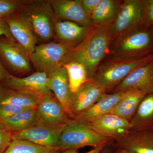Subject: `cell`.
<instances>
[{
    "instance_id": "40",
    "label": "cell",
    "mask_w": 153,
    "mask_h": 153,
    "mask_svg": "<svg viewBox=\"0 0 153 153\" xmlns=\"http://www.w3.org/2000/svg\"></svg>"
},
{
    "instance_id": "14",
    "label": "cell",
    "mask_w": 153,
    "mask_h": 153,
    "mask_svg": "<svg viewBox=\"0 0 153 153\" xmlns=\"http://www.w3.org/2000/svg\"><path fill=\"white\" fill-rule=\"evenodd\" d=\"M137 89L153 93V60L131 72L111 91L112 93Z\"/></svg>"
},
{
    "instance_id": "13",
    "label": "cell",
    "mask_w": 153,
    "mask_h": 153,
    "mask_svg": "<svg viewBox=\"0 0 153 153\" xmlns=\"http://www.w3.org/2000/svg\"><path fill=\"white\" fill-rule=\"evenodd\" d=\"M48 76L44 72L36 71L24 77H19L10 74L8 78L3 81L4 87L17 91L41 97L51 93L47 85Z\"/></svg>"
},
{
    "instance_id": "6",
    "label": "cell",
    "mask_w": 153,
    "mask_h": 153,
    "mask_svg": "<svg viewBox=\"0 0 153 153\" xmlns=\"http://www.w3.org/2000/svg\"><path fill=\"white\" fill-rule=\"evenodd\" d=\"M73 49L71 46L52 41L38 44L30 55V62L36 71L44 72L49 76L62 66L65 57Z\"/></svg>"
},
{
    "instance_id": "20",
    "label": "cell",
    "mask_w": 153,
    "mask_h": 153,
    "mask_svg": "<svg viewBox=\"0 0 153 153\" xmlns=\"http://www.w3.org/2000/svg\"><path fill=\"white\" fill-rule=\"evenodd\" d=\"M41 120L36 109H27L0 122V128L7 132L15 133L30 128Z\"/></svg>"
},
{
    "instance_id": "28",
    "label": "cell",
    "mask_w": 153,
    "mask_h": 153,
    "mask_svg": "<svg viewBox=\"0 0 153 153\" xmlns=\"http://www.w3.org/2000/svg\"><path fill=\"white\" fill-rule=\"evenodd\" d=\"M28 0H0V18L5 19L16 13Z\"/></svg>"
},
{
    "instance_id": "36",
    "label": "cell",
    "mask_w": 153,
    "mask_h": 153,
    "mask_svg": "<svg viewBox=\"0 0 153 153\" xmlns=\"http://www.w3.org/2000/svg\"><path fill=\"white\" fill-rule=\"evenodd\" d=\"M101 153H113L111 144L108 145L103 149Z\"/></svg>"
},
{
    "instance_id": "1",
    "label": "cell",
    "mask_w": 153,
    "mask_h": 153,
    "mask_svg": "<svg viewBox=\"0 0 153 153\" xmlns=\"http://www.w3.org/2000/svg\"><path fill=\"white\" fill-rule=\"evenodd\" d=\"M111 40L107 28L93 26L85 41L65 57L63 64L74 60L86 68L88 79H93L99 66L108 57Z\"/></svg>"
},
{
    "instance_id": "5",
    "label": "cell",
    "mask_w": 153,
    "mask_h": 153,
    "mask_svg": "<svg viewBox=\"0 0 153 153\" xmlns=\"http://www.w3.org/2000/svg\"><path fill=\"white\" fill-rule=\"evenodd\" d=\"M113 141L97 133L80 121L71 120L60 135L59 148L62 152L85 146L96 148L111 144Z\"/></svg>"
},
{
    "instance_id": "3",
    "label": "cell",
    "mask_w": 153,
    "mask_h": 153,
    "mask_svg": "<svg viewBox=\"0 0 153 153\" xmlns=\"http://www.w3.org/2000/svg\"><path fill=\"white\" fill-rule=\"evenodd\" d=\"M18 13L32 31L38 44L52 41L57 19L48 0H28Z\"/></svg>"
},
{
    "instance_id": "19",
    "label": "cell",
    "mask_w": 153,
    "mask_h": 153,
    "mask_svg": "<svg viewBox=\"0 0 153 153\" xmlns=\"http://www.w3.org/2000/svg\"><path fill=\"white\" fill-rule=\"evenodd\" d=\"M8 26L12 36L16 43L30 55L35 50L38 42L32 31L18 13L3 19Z\"/></svg>"
},
{
    "instance_id": "17",
    "label": "cell",
    "mask_w": 153,
    "mask_h": 153,
    "mask_svg": "<svg viewBox=\"0 0 153 153\" xmlns=\"http://www.w3.org/2000/svg\"><path fill=\"white\" fill-rule=\"evenodd\" d=\"M36 110L41 119L49 124H68L71 120L52 92L45 94L39 99Z\"/></svg>"
},
{
    "instance_id": "35",
    "label": "cell",
    "mask_w": 153,
    "mask_h": 153,
    "mask_svg": "<svg viewBox=\"0 0 153 153\" xmlns=\"http://www.w3.org/2000/svg\"><path fill=\"white\" fill-rule=\"evenodd\" d=\"M106 146H102L97 147L94 148V149H93L89 151V152H87L84 153H101L103 149ZM75 153H78L76 152Z\"/></svg>"
},
{
    "instance_id": "27",
    "label": "cell",
    "mask_w": 153,
    "mask_h": 153,
    "mask_svg": "<svg viewBox=\"0 0 153 153\" xmlns=\"http://www.w3.org/2000/svg\"><path fill=\"white\" fill-rule=\"evenodd\" d=\"M68 72L70 90L72 93L76 92L79 88L88 80L85 66L78 61H68L63 64Z\"/></svg>"
},
{
    "instance_id": "38",
    "label": "cell",
    "mask_w": 153,
    "mask_h": 153,
    "mask_svg": "<svg viewBox=\"0 0 153 153\" xmlns=\"http://www.w3.org/2000/svg\"><path fill=\"white\" fill-rule=\"evenodd\" d=\"M78 149H68L66 150L63 151L59 153H75L77 152Z\"/></svg>"
},
{
    "instance_id": "12",
    "label": "cell",
    "mask_w": 153,
    "mask_h": 153,
    "mask_svg": "<svg viewBox=\"0 0 153 153\" xmlns=\"http://www.w3.org/2000/svg\"><path fill=\"white\" fill-rule=\"evenodd\" d=\"M0 57L14 72L25 74L32 71L30 55L16 42L0 39Z\"/></svg>"
},
{
    "instance_id": "21",
    "label": "cell",
    "mask_w": 153,
    "mask_h": 153,
    "mask_svg": "<svg viewBox=\"0 0 153 153\" xmlns=\"http://www.w3.org/2000/svg\"><path fill=\"white\" fill-rule=\"evenodd\" d=\"M122 0H101L91 16L93 26L107 28L117 18Z\"/></svg>"
},
{
    "instance_id": "4",
    "label": "cell",
    "mask_w": 153,
    "mask_h": 153,
    "mask_svg": "<svg viewBox=\"0 0 153 153\" xmlns=\"http://www.w3.org/2000/svg\"><path fill=\"white\" fill-rule=\"evenodd\" d=\"M153 60V53L136 59L108 58L99 66L93 79L107 93L111 92L131 72Z\"/></svg>"
},
{
    "instance_id": "15",
    "label": "cell",
    "mask_w": 153,
    "mask_h": 153,
    "mask_svg": "<svg viewBox=\"0 0 153 153\" xmlns=\"http://www.w3.org/2000/svg\"><path fill=\"white\" fill-rule=\"evenodd\" d=\"M57 20L75 22L87 27L93 26L91 19L82 7L81 0H48Z\"/></svg>"
},
{
    "instance_id": "25",
    "label": "cell",
    "mask_w": 153,
    "mask_h": 153,
    "mask_svg": "<svg viewBox=\"0 0 153 153\" xmlns=\"http://www.w3.org/2000/svg\"><path fill=\"white\" fill-rule=\"evenodd\" d=\"M40 98L33 94L12 90L5 87L0 96V104H10L27 109H36Z\"/></svg>"
},
{
    "instance_id": "24",
    "label": "cell",
    "mask_w": 153,
    "mask_h": 153,
    "mask_svg": "<svg viewBox=\"0 0 153 153\" xmlns=\"http://www.w3.org/2000/svg\"><path fill=\"white\" fill-rule=\"evenodd\" d=\"M153 126V93L147 94L130 121L129 131Z\"/></svg>"
},
{
    "instance_id": "10",
    "label": "cell",
    "mask_w": 153,
    "mask_h": 153,
    "mask_svg": "<svg viewBox=\"0 0 153 153\" xmlns=\"http://www.w3.org/2000/svg\"><path fill=\"white\" fill-rule=\"evenodd\" d=\"M112 144L114 148L134 153H153V126L129 131Z\"/></svg>"
},
{
    "instance_id": "37",
    "label": "cell",
    "mask_w": 153,
    "mask_h": 153,
    "mask_svg": "<svg viewBox=\"0 0 153 153\" xmlns=\"http://www.w3.org/2000/svg\"><path fill=\"white\" fill-rule=\"evenodd\" d=\"M115 151L113 153H134L129 151L125 150L122 149H118V148H115Z\"/></svg>"
},
{
    "instance_id": "22",
    "label": "cell",
    "mask_w": 153,
    "mask_h": 153,
    "mask_svg": "<svg viewBox=\"0 0 153 153\" xmlns=\"http://www.w3.org/2000/svg\"><path fill=\"white\" fill-rule=\"evenodd\" d=\"M126 91L105 93L93 106L80 114L74 120H85L109 114Z\"/></svg>"
},
{
    "instance_id": "2",
    "label": "cell",
    "mask_w": 153,
    "mask_h": 153,
    "mask_svg": "<svg viewBox=\"0 0 153 153\" xmlns=\"http://www.w3.org/2000/svg\"><path fill=\"white\" fill-rule=\"evenodd\" d=\"M152 53L153 27L141 25L111 41L108 58L136 59Z\"/></svg>"
},
{
    "instance_id": "34",
    "label": "cell",
    "mask_w": 153,
    "mask_h": 153,
    "mask_svg": "<svg viewBox=\"0 0 153 153\" xmlns=\"http://www.w3.org/2000/svg\"><path fill=\"white\" fill-rule=\"evenodd\" d=\"M10 73L6 70L0 60V81L3 82L8 78Z\"/></svg>"
},
{
    "instance_id": "8",
    "label": "cell",
    "mask_w": 153,
    "mask_h": 153,
    "mask_svg": "<svg viewBox=\"0 0 153 153\" xmlns=\"http://www.w3.org/2000/svg\"><path fill=\"white\" fill-rule=\"evenodd\" d=\"M67 125H54L41 120L30 128L12 134L13 139L27 140L49 147L59 148L60 135Z\"/></svg>"
},
{
    "instance_id": "39",
    "label": "cell",
    "mask_w": 153,
    "mask_h": 153,
    "mask_svg": "<svg viewBox=\"0 0 153 153\" xmlns=\"http://www.w3.org/2000/svg\"><path fill=\"white\" fill-rule=\"evenodd\" d=\"M5 88V87H4V85L0 84V96L2 94L3 91L4 90Z\"/></svg>"
},
{
    "instance_id": "31",
    "label": "cell",
    "mask_w": 153,
    "mask_h": 153,
    "mask_svg": "<svg viewBox=\"0 0 153 153\" xmlns=\"http://www.w3.org/2000/svg\"><path fill=\"white\" fill-rule=\"evenodd\" d=\"M12 139V134L0 128V153H4Z\"/></svg>"
},
{
    "instance_id": "7",
    "label": "cell",
    "mask_w": 153,
    "mask_h": 153,
    "mask_svg": "<svg viewBox=\"0 0 153 153\" xmlns=\"http://www.w3.org/2000/svg\"><path fill=\"white\" fill-rule=\"evenodd\" d=\"M143 0H124L117 18L107 28L111 41L117 36L143 25Z\"/></svg>"
},
{
    "instance_id": "11",
    "label": "cell",
    "mask_w": 153,
    "mask_h": 153,
    "mask_svg": "<svg viewBox=\"0 0 153 153\" xmlns=\"http://www.w3.org/2000/svg\"><path fill=\"white\" fill-rule=\"evenodd\" d=\"M79 121L99 134L113 140L129 131L130 122L112 114Z\"/></svg>"
},
{
    "instance_id": "9",
    "label": "cell",
    "mask_w": 153,
    "mask_h": 153,
    "mask_svg": "<svg viewBox=\"0 0 153 153\" xmlns=\"http://www.w3.org/2000/svg\"><path fill=\"white\" fill-rule=\"evenodd\" d=\"M105 88L95 79H88L75 93H72L69 105V117L74 120L81 113L98 102L105 94Z\"/></svg>"
},
{
    "instance_id": "30",
    "label": "cell",
    "mask_w": 153,
    "mask_h": 153,
    "mask_svg": "<svg viewBox=\"0 0 153 153\" xmlns=\"http://www.w3.org/2000/svg\"><path fill=\"white\" fill-rule=\"evenodd\" d=\"M143 16L142 25L153 27V0H143Z\"/></svg>"
},
{
    "instance_id": "23",
    "label": "cell",
    "mask_w": 153,
    "mask_h": 153,
    "mask_svg": "<svg viewBox=\"0 0 153 153\" xmlns=\"http://www.w3.org/2000/svg\"><path fill=\"white\" fill-rule=\"evenodd\" d=\"M146 94L137 89L128 91L110 114L130 121L139 105Z\"/></svg>"
},
{
    "instance_id": "16",
    "label": "cell",
    "mask_w": 153,
    "mask_h": 153,
    "mask_svg": "<svg viewBox=\"0 0 153 153\" xmlns=\"http://www.w3.org/2000/svg\"><path fill=\"white\" fill-rule=\"evenodd\" d=\"M92 27L82 26L70 21L57 20L54 26L53 38L57 42L75 49L85 41Z\"/></svg>"
},
{
    "instance_id": "33",
    "label": "cell",
    "mask_w": 153,
    "mask_h": 153,
    "mask_svg": "<svg viewBox=\"0 0 153 153\" xmlns=\"http://www.w3.org/2000/svg\"><path fill=\"white\" fill-rule=\"evenodd\" d=\"M2 36H5L9 41L16 42L12 36L8 26L4 19L0 18V37Z\"/></svg>"
},
{
    "instance_id": "18",
    "label": "cell",
    "mask_w": 153,
    "mask_h": 153,
    "mask_svg": "<svg viewBox=\"0 0 153 153\" xmlns=\"http://www.w3.org/2000/svg\"><path fill=\"white\" fill-rule=\"evenodd\" d=\"M47 85L49 90L54 94L62 105L64 111L69 118V105L72 93L66 68L61 66L48 76Z\"/></svg>"
},
{
    "instance_id": "29",
    "label": "cell",
    "mask_w": 153,
    "mask_h": 153,
    "mask_svg": "<svg viewBox=\"0 0 153 153\" xmlns=\"http://www.w3.org/2000/svg\"><path fill=\"white\" fill-rule=\"evenodd\" d=\"M27 109H31L12 105L0 104V122L18 113Z\"/></svg>"
},
{
    "instance_id": "32",
    "label": "cell",
    "mask_w": 153,
    "mask_h": 153,
    "mask_svg": "<svg viewBox=\"0 0 153 153\" xmlns=\"http://www.w3.org/2000/svg\"><path fill=\"white\" fill-rule=\"evenodd\" d=\"M101 0H81L82 7L86 13L90 17Z\"/></svg>"
},
{
    "instance_id": "26",
    "label": "cell",
    "mask_w": 153,
    "mask_h": 153,
    "mask_svg": "<svg viewBox=\"0 0 153 153\" xmlns=\"http://www.w3.org/2000/svg\"><path fill=\"white\" fill-rule=\"evenodd\" d=\"M59 148H51L23 139H13L4 153H59Z\"/></svg>"
}]
</instances>
